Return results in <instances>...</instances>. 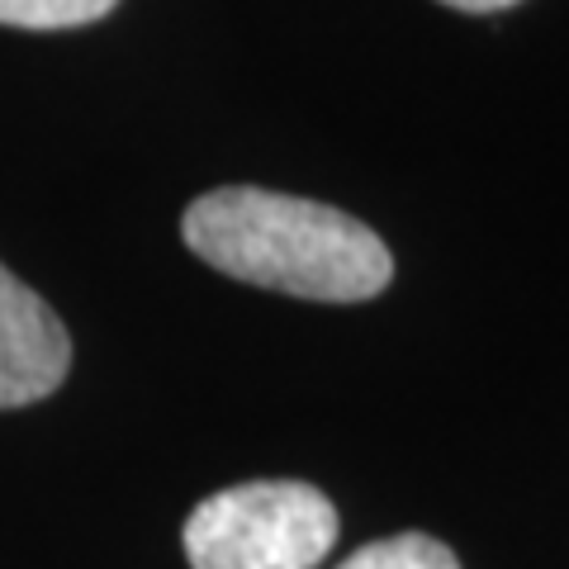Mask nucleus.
Here are the masks:
<instances>
[{"instance_id":"nucleus-1","label":"nucleus","mask_w":569,"mask_h":569,"mask_svg":"<svg viewBox=\"0 0 569 569\" xmlns=\"http://www.w3.org/2000/svg\"><path fill=\"white\" fill-rule=\"evenodd\" d=\"M181 233L213 271L318 305H361L395 280V257L380 233L299 194L257 186L209 190L186 209Z\"/></svg>"},{"instance_id":"nucleus-3","label":"nucleus","mask_w":569,"mask_h":569,"mask_svg":"<svg viewBox=\"0 0 569 569\" xmlns=\"http://www.w3.org/2000/svg\"><path fill=\"white\" fill-rule=\"evenodd\" d=\"M71 370V337L62 318L29 284L0 266V408L48 399Z\"/></svg>"},{"instance_id":"nucleus-6","label":"nucleus","mask_w":569,"mask_h":569,"mask_svg":"<svg viewBox=\"0 0 569 569\" xmlns=\"http://www.w3.org/2000/svg\"><path fill=\"white\" fill-rule=\"evenodd\" d=\"M441 6H451V10H466V14H493V10H508V6H518V0H441Z\"/></svg>"},{"instance_id":"nucleus-2","label":"nucleus","mask_w":569,"mask_h":569,"mask_svg":"<svg viewBox=\"0 0 569 569\" xmlns=\"http://www.w3.org/2000/svg\"><path fill=\"white\" fill-rule=\"evenodd\" d=\"M337 541V508L299 479H252L204 498L186 522L190 569H313Z\"/></svg>"},{"instance_id":"nucleus-5","label":"nucleus","mask_w":569,"mask_h":569,"mask_svg":"<svg viewBox=\"0 0 569 569\" xmlns=\"http://www.w3.org/2000/svg\"><path fill=\"white\" fill-rule=\"evenodd\" d=\"M119 0H0V24L10 29H77L96 24Z\"/></svg>"},{"instance_id":"nucleus-4","label":"nucleus","mask_w":569,"mask_h":569,"mask_svg":"<svg viewBox=\"0 0 569 569\" xmlns=\"http://www.w3.org/2000/svg\"><path fill=\"white\" fill-rule=\"evenodd\" d=\"M342 569H460V560L451 546H441L427 531H403V537L361 546Z\"/></svg>"}]
</instances>
